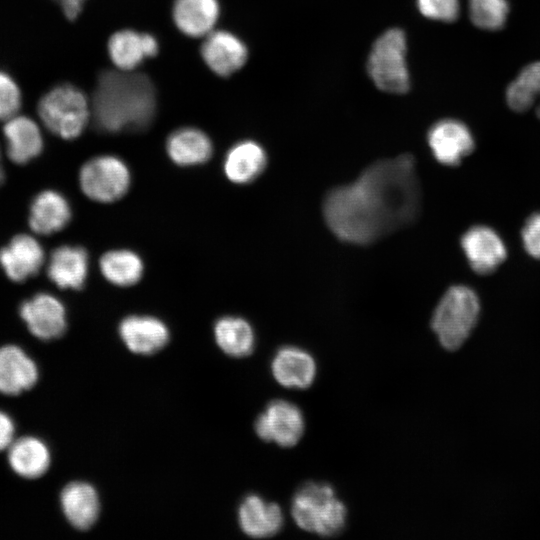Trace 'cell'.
I'll return each instance as SVG.
<instances>
[{
    "label": "cell",
    "instance_id": "4316f807",
    "mask_svg": "<svg viewBox=\"0 0 540 540\" xmlns=\"http://www.w3.org/2000/svg\"><path fill=\"white\" fill-rule=\"evenodd\" d=\"M214 336L219 348L232 357H245L252 353L255 336L251 325L240 317L220 318L214 326Z\"/></svg>",
    "mask_w": 540,
    "mask_h": 540
},
{
    "label": "cell",
    "instance_id": "ba28073f",
    "mask_svg": "<svg viewBox=\"0 0 540 540\" xmlns=\"http://www.w3.org/2000/svg\"><path fill=\"white\" fill-rule=\"evenodd\" d=\"M19 316L30 334L42 341L58 339L67 329L63 303L47 292L25 299L19 306Z\"/></svg>",
    "mask_w": 540,
    "mask_h": 540
},
{
    "label": "cell",
    "instance_id": "5b68a950",
    "mask_svg": "<svg viewBox=\"0 0 540 540\" xmlns=\"http://www.w3.org/2000/svg\"><path fill=\"white\" fill-rule=\"evenodd\" d=\"M38 115L44 126L66 140L77 138L91 117V105L76 86L61 84L45 93L38 102Z\"/></svg>",
    "mask_w": 540,
    "mask_h": 540
},
{
    "label": "cell",
    "instance_id": "7a4b0ae2",
    "mask_svg": "<svg viewBox=\"0 0 540 540\" xmlns=\"http://www.w3.org/2000/svg\"><path fill=\"white\" fill-rule=\"evenodd\" d=\"M90 105L97 130L105 133L142 131L155 117L156 89L145 74L104 70L98 76Z\"/></svg>",
    "mask_w": 540,
    "mask_h": 540
},
{
    "label": "cell",
    "instance_id": "8992f818",
    "mask_svg": "<svg viewBox=\"0 0 540 540\" xmlns=\"http://www.w3.org/2000/svg\"><path fill=\"white\" fill-rule=\"evenodd\" d=\"M367 71L382 91L405 93L410 87L406 64V37L402 30L392 28L374 42L367 60Z\"/></svg>",
    "mask_w": 540,
    "mask_h": 540
},
{
    "label": "cell",
    "instance_id": "277c9868",
    "mask_svg": "<svg viewBox=\"0 0 540 540\" xmlns=\"http://www.w3.org/2000/svg\"><path fill=\"white\" fill-rule=\"evenodd\" d=\"M480 303L476 293L465 285L451 286L437 304L431 327L447 350L458 349L476 325Z\"/></svg>",
    "mask_w": 540,
    "mask_h": 540
},
{
    "label": "cell",
    "instance_id": "8fae6325",
    "mask_svg": "<svg viewBox=\"0 0 540 540\" xmlns=\"http://www.w3.org/2000/svg\"><path fill=\"white\" fill-rule=\"evenodd\" d=\"M45 263V252L36 237L20 233L0 249V267L13 282L35 276Z\"/></svg>",
    "mask_w": 540,
    "mask_h": 540
},
{
    "label": "cell",
    "instance_id": "f546056e",
    "mask_svg": "<svg viewBox=\"0 0 540 540\" xmlns=\"http://www.w3.org/2000/svg\"><path fill=\"white\" fill-rule=\"evenodd\" d=\"M469 16L472 23L483 30H499L509 14L507 0H469Z\"/></svg>",
    "mask_w": 540,
    "mask_h": 540
},
{
    "label": "cell",
    "instance_id": "1f68e13d",
    "mask_svg": "<svg viewBox=\"0 0 540 540\" xmlns=\"http://www.w3.org/2000/svg\"><path fill=\"white\" fill-rule=\"evenodd\" d=\"M419 12L432 20L455 21L460 12L459 0H416Z\"/></svg>",
    "mask_w": 540,
    "mask_h": 540
},
{
    "label": "cell",
    "instance_id": "e575fe53",
    "mask_svg": "<svg viewBox=\"0 0 540 540\" xmlns=\"http://www.w3.org/2000/svg\"><path fill=\"white\" fill-rule=\"evenodd\" d=\"M69 20H74L81 13L86 0H54Z\"/></svg>",
    "mask_w": 540,
    "mask_h": 540
},
{
    "label": "cell",
    "instance_id": "44dd1931",
    "mask_svg": "<svg viewBox=\"0 0 540 540\" xmlns=\"http://www.w3.org/2000/svg\"><path fill=\"white\" fill-rule=\"evenodd\" d=\"M158 49V42L153 35L130 29L117 31L108 41L111 61L123 71H132L146 58L154 57Z\"/></svg>",
    "mask_w": 540,
    "mask_h": 540
},
{
    "label": "cell",
    "instance_id": "d590c367",
    "mask_svg": "<svg viewBox=\"0 0 540 540\" xmlns=\"http://www.w3.org/2000/svg\"><path fill=\"white\" fill-rule=\"evenodd\" d=\"M5 177V172L2 164V154L0 149V185L3 183Z\"/></svg>",
    "mask_w": 540,
    "mask_h": 540
},
{
    "label": "cell",
    "instance_id": "7c38bea8",
    "mask_svg": "<svg viewBox=\"0 0 540 540\" xmlns=\"http://www.w3.org/2000/svg\"><path fill=\"white\" fill-rule=\"evenodd\" d=\"M428 144L435 159L448 166L461 163L475 147L469 128L456 119H442L428 132Z\"/></svg>",
    "mask_w": 540,
    "mask_h": 540
},
{
    "label": "cell",
    "instance_id": "5bb4252c",
    "mask_svg": "<svg viewBox=\"0 0 540 540\" xmlns=\"http://www.w3.org/2000/svg\"><path fill=\"white\" fill-rule=\"evenodd\" d=\"M201 55L215 74L228 77L245 64L248 51L237 36L228 31L217 30L205 36Z\"/></svg>",
    "mask_w": 540,
    "mask_h": 540
},
{
    "label": "cell",
    "instance_id": "ffe728a7",
    "mask_svg": "<svg viewBox=\"0 0 540 540\" xmlns=\"http://www.w3.org/2000/svg\"><path fill=\"white\" fill-rule=\"evenodd\" d=\"M89 258L80 246L62 245L51 253L47 263L48 278L61 289L78 290L88 275Z\"/></svg>",
    "mask_w": 540,
    "mask_h": 540
},
{
    "label": "cell",
    "instance_id": "cb8c5ba5",
    "mask_svg": "<svg viewBox=\"0 0 540 540\" xmlns=\"http://www.w3.org/2000/svg\"><path fill=\"white\" fill-rule=\"evenodd\" d=\"M220 14L218 0H175L173 19L177 28L187 36L209 34Z\"/></svg>",
    "mask_w": 540,
    "mask_h": 540
},
{
    "label": "cell",
    "instance_id": "52a82bcc",
    "mask_svg": "<svg viewBox=\"0 0 540 540\" xmlns=\"http://www.w3.org/2000/svg\"><path fill=\"white\" fill-rule=\"evenodd\" d=\"M79 184L88 198L103 203L113 202L129 189L130 172L118 157L98 156L82 166Z\"/></svg>",
    "mask_w": 540,
    "mask_h": 540
},
{
    "label": "cell",
    "instance_id": "d4e9b609",
    "mask_svg": "<svg viewBox=\"0 0 540 540\" xmlns=\"http://www.w3.org/2000/svg\"><path fill=\"white\" fill-rule=\"evenodd\" d=\"M170 159L181 166H191L206 162L212 155L210 138L201 130L184 127L173 131L166 142Z\"/></svg>",
    "mask_w": 540,
    "mask_h": 540
},
{
    "label": "cell",
    "instance_id": "f1b7e54d",
    "mask_svg": "<svg viewBox=\"0 0 540 540\" xmlns=\"http://www.w3.org/2000/svg\"><path fill=\"white\" fill-rule=\"evenodd\" d=\"M100 269L112 284L131 286L141 279L144 267L136 253L122 249L106 252L100 259Z\"/></svg>",
    "mask_w": 540,
    "mask_h": 540
},
{
    "label": "cell",
    "instance_id": "836d02e7",
    "mask_svg": "<svg viewBox=\"0 0 540 540\" xmlns=\"http://www.w3.org/2000/svg\"><path fill=\"white\" fill-rule=\"evenodd\" d=\"M16 437V424L13 417L0 409V452H6Z\"/></svg>",
    "mask_w": 540,
    "mask_h": 540
},
{
    "label": "cell",
    "instance_id": "484cf974",
    "mask_svg": "<svg viewBox=\"0 0 540 540\" xmlns=\"http://www.w3.org/2000/svg\"><path fill=\"white\" fill-rule=\"evenodd\" d=\"M267 156L255 141L245 140L235 144L227 153L224 172L227 178L237 184L255 180L265 169Z\"/></svg>",
    "mask_w": 540,
    "mask_h": 540
},
{
    "label": "cell",
    "instance_id": "3957f363",
    "mask_svg": "<svg viewBox=\"0 0 540 540\" xmlns=\"http://www.w3.org/2000/svg\"><path fill=\"white\" fill-rule=\"evenodd\" d=\"M291 513L303 530L322 537L338 535L344 529L347 510L333 488L324 483H306L295 493Z\"/></svg>",
    "mask_w": 540,
    "mask_h": 540
},
{
    "label": "cell",
    "instance_id": "83f0119b",
    "mask_svg": "<svg viewBox=\"0 0 540 540\" xmlns=\"http://www.w3.org/2000/svg\"><path fill=\"white\" fill-rule=\"evenodd\" d=\"M506 101L516 112H525L535 106L540 119V61L525 66L509 84Z\"/></svg>",
    "mask_w": 540,
    "mask_h": 540
},
{
    "label": "cell",
    "instance_id": "4fadbf2b",
    "mask_svg": "<svg viewBox=\"0 0 540 540\" xmlns=\"http://www.w3.org/2000/svg\"><path fill=\"white\" fill-rule=\"evenodd\" d=\"M461 246L472 269L482 275L495 271L507 256L500 236L484 225L468 229L461 238Z\"/></svg>",
    "mask_w": 540,
    "mask_h": 540
},
{
    "label": "cell",
    "instance_id": "30bf717a",
    "mask_svg": "<svg viewBox=\"0 0 540 540\" xmlns=\"http://www.w3.org/2000/svg\"><path fill=\"white\" fill-rule=\"evenodd\" d=\"M36 361L21 346L7 343L0 346V394L20 396L33 389L39 380Z\"/></svg>",
    "mask_w": 540,
    "mask_h": 540
},
{
    "label": "cell",
    "instance_id": "d6986e66",
    "mask_svg": "<svg viewBox=\"0 0 540 540\" xmlns=\"http://www.w3.org/2000/svg\"><path fill=\"white\" fill-rule=\"evenodd\" d=\"M60 506L67 521L78 530L91 528L99 517L98 493L87 482L73 481L66 484L60 493Z\"/></svg>",
    "mask_w": 540,
    "mask_h": 540
},
{
    "label": "cell",
    "instance_id": "6da1fadb",
    "mask_svg": "<svg viewBox=\"0 0 540 540\" xmlns=\"http://www.w3.org/2000/svg\"><path fill=\"white\" fill-rule=\"evenodd\" d=\"M420 207L415 161L403 154L379 160L353 183L331 189L323 202V215L340 240L366 245L412 224Z\"/></svg>",
    "mask_w": 540,
    "mask_h": 540
},
{
    "label": "cell",
    "instance_id": "4dcf8cb0",
    "mask_svg": "<svg viewBox=\"0 0 540 540\" xmlns=\"http://www.w3.org/2000/svg\"><path fill=\"white\" fill-rule=\"evenodd\" d=\"M21 107V92L7 73L0 71V120L6 121L18 114Z\"/></svg>",
    "mask_w": 540,
    "mask_h": 540
},
{
    "label": "cell",
    "instance_id": "9a60e30c",
    "mask_svg": "<svg viewBox=\"0 0 540 540\" xmlns=\"http://www.w3.org/2000/svg\"><path fill=\"white\" fill-rule=\"evenodd\" d=\"M6 456L11 471L26 480L44 476L52 461L50 448L35 435L16 437L6 450Z\"/></svg>",
    "mask_w": 540,
    "mask_h": 540
},
{
    "label": "cell",
    "instance_id": "603a6c76",
    "mask_svg": "<svg viewBox=\"0 0 540 540\" xmlns=\"http://www.w3.org/2000/svg\"><path fill=\"white\" fill-rule=\"evenodd\" d=\"M238 521L242 531L253 538L277 534L283 526L280 507L257 495L247 496L239 506Z\"/></svg>",
    "mask_w": 540,
    "mask_h": 540
},
{
    "label": "cell",
    "instance_id": "ac0fdd59",
    "mask_svg": "<svg viewBox=\"0 0 540 540\" xmlns=\"http://www.w3.org/2000/svg\"><path fill=\"white\" fill-rule=\"evenodd\" d=\"M3 135L7 156L15 164H27L43 150L41 129L30 117L17 114L6 120Z\"/></svg>",
    "mask_w": 540,
    "mask_h": 540
},
{
    "label": "cell",
    "instance_id": "e0dca14e",
    "mask_svg": "<svg viewBox=\"0 0 540 540\" xmlns=\"http://www.w3.org/2000/svg\"><path fill=\"white\" fill-rule=\"evenodd\" d=\"M71 215L70 204L64 195L47 189L33 198L29 207L28 224L35 234L50 235L65 228Z\"/></svg>",
    "mask_w": 540,
    "mask_h": 540
},
{
    "label": "cell",
    "instance_id": "d6a6232c",
    "mask_svg": "<svg viewBox=\"0 0 540 540\" xmlns=\"http://www.w3.org/2000/svg\"><path fill=\"white\" fill-rule=\"evenodd\" d=\"M523 245L527 253L540 259V213L531 215L522 229Z\"/></svg>",
    "mask_w": 540,
    "mask_h": 540
},
{
    "label": "cell",
    "instance_id": "9c48e42d",
    "mask_svg": "<svg viewBox=\"0 0 540 540\" xmlns=\"http://www.w3.org/2000/svg\"><path fill=\"white\" fill-rule=\"evenodd\" d=\"M255 431L265 442L292 447L301 439L305 424L301 410L285 400L269 403L255 421Z\"/></svg>",
    "mask_w": 540,
    "mask_h": 540
},
{
    "label": "cell",
    "instance_id": "7402d4cb",
    "mask_svg": "<svg viewBox=\"0 0 540 540\" xmlns=\"http://www.w3.org/2000/svg\"><path fill=\"white\" fill-rule=\"evenodd\" d=\"M271 370L275 380L287 388L306 389L316 376V363L303 349L286 346L277 351Z\"/></svg>",
    "mask_w": 540,
    "mask_h": 540
},
{
    "label": "cell",
    "instance_id": "2e32d148",
    "mask_svg": "<svg viewBox=\"0 0 540 540\" xmlns=\"http://www.w3.org/2000/svg\"><path fill=\"white\" fill-rule=\"evenodd\" d=\"M119 335L130 351L141 355L156 353L170 338L164 322L152 316L139 315L124 318L119 325Z\"/></svg>",
    "mask_w": 540,
    "mask_h": 540
}]
</instances>
